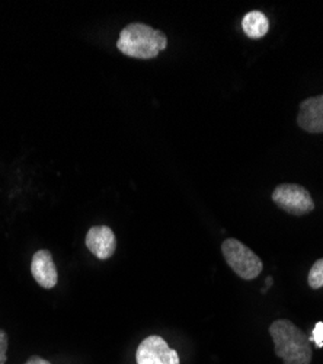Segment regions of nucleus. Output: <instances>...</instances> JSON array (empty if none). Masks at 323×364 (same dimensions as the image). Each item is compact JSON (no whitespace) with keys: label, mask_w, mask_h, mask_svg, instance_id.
<instances>
[{"label":"nucleus","mask_w":323,"mask_h":364,"mask_svg":"<svg viewBox=\"0 0 323 364\" xmlns=\"http://www.w3.org/2000/svg\"><path fill=\"white\" fill-rule=\"evenodd\" d=\"M31 274L41 287L44 289L55 287L58 282V274H57V268L50 251L40 250L34 254L31 259Z\"/></svg>","instance_id":"6e6552de"},{"label":"nucleus","mask_w":323,"mask_h":364,"mask_svg":"<svg viewBox=\"0 0 323 364\" xmlns=\"http://www.w3.org/2000/svg\"><path fill=\"white\" fill-rule=\"evenodd\" d=\"M270 333L274 341L275 354L284 364H310L312 347L306 333L287 319L271 323Z\"/></svg>","instance_id":"f257e3e1"},{"label":"nucleus","mask_w":323,"mask_h":364,"mask_svg":"<svg viewBox=\"0 0 323 364\" xmlns=\"http://www.w3.org/2000/svg\"><path fill=\"white\" fill-rule=\"evenodd\" d=\"M86 248L97 258L108 259L116 250V237L108 226H94L87 230Z\"/></svg>","instance_id":"423d86ee"},{"label":"nucleus","mask_w":323,"mask_h":364,"mask_svg":"<svg viewBox=\"0 0 323 364\" xmlns=\"http://www.w3.org/2000/svg\"><path fill=\"white\" fill-rule=\"evenodd\" d=\"M309 286L312 289L323 287V258L317 259L309 272Z\"/></svg>","instance_id":"9d476101"},{"label":"nucleus","mask_w":323,"mask_h":364,"mask_svg":"<svg viewBox=\"0 0 323 364\" xmlns=\"http://www.w3.org/2000/svg\"><path fill=\"white\" fill-rule=\"evenodd\" d=\"M221 252L227 265L243 280H253L262 272L261 258L238 239H226Z\"/></svg>","instance_id":"7ed1b4c3"},{"label":"nucleus","mask_w":323,"mask_h":364,"mask_svg":"<svg viewBox=\"0 0 323 364\" xmlns=\"http://www.w3.org/2000/svg\"><path fill=\"white\" fill-rule=\"evenodd\" d=\"M313 340L319 348L323 347V322H317L313 329Z\"/></svg>","instance_id":"f8f14e48"},{"label":"nucleus","mask_w":323,"mask_h":364,"mask_svg":"<svg viewBox=\"0 0 323 364\" xmlns=\"http://www.w3.org/2000/svg\"><path fill=\"white\" fill-rule=\"evenodd\" d=\"M23 364H51V363L40 355H33V357H29Z\"/></svg>","instance_id":"ddd939ff"},{"label":"nucleus","mask_w":323,"mask_h":364,"mask_svg":"<svg viewBox=\"0 0 323 364\" xmlns=\"http://www.w3.org/2000/svg\"><path fill=\"white\" fill-rule=\"evenodd\" d=\"M297 124L307 133H323V95L307 98L300 104Z\"/></svg>","instance_id":"0eeeda50"},{"label":"nucleus","mask_w":323,"mask_h":364,"mask_svg":"<svg viewBox=\"0 0 323 364\" xmlns=\"http://www.w3.org/2000/svg\"><path fill=\"white\" fill-rule=\"evenodd\" d=\"M273 201L292 216H305L314 210L310 193L297 184H281L273 193Z\"/></svg>","instance_id":"20e7f679"},{"label":"nucleus","mask_w":323,"mask_h":364,"mask_svg":"<svg viewBox=\"0 0 323 364\" xmlns=\"http://www.w3.org/2000/svg\"><path fill=\"white\" fill-rule=\"evenodd\" d=\"M166 36L144 23L127 25L120 33L119 41H116V47L123 54L141 60L155 58L166 48Z\"/></svg>","instance_id":"f03ea898"},{"label":"nucleus","mask_w":323,"mask_h":364,"mask_svg":"<svg viewBox=\"0 0 323 364\" xmlns=\"http://www.w3.org/2000/svg\"><path fill=\"white\" fill-rule=\"evenodd\" d=\"M137 364H180V355L158 336L143 340L136 353Z\"/></svg>","instance_id":"39448f33"},{"label":"nucleus","mask_w":323,"mask_h":364,"mask_svg":"<svg viewBox=\"0 0 323 364\" xmlns=\"http://www.w3.org/2000/svg\"><path fill=\"white\" fill-rule=\"evenodd\" d=\"M8 333L4 329H0V364H5L8 360Z\"/></svg>","instance_id":"9b49d317"},{"label":"nucleus","mask_w":323,"mask_h":364,"mask_svg":"<svg viewBox=\"0 0 323 364\" xmlns=\"http://www.w3.org/2000/svg\"><path fill=\"white\" fill-rule=\"evenodd\" d=\"M242 28L243 33L252 38V40H259L262 37H265L270 31V21L265 16V14H262L259 11H252L248 12L243 19H242Z\"/></svg>","instance_id":"1a4fd4ad"}]
</instances>
